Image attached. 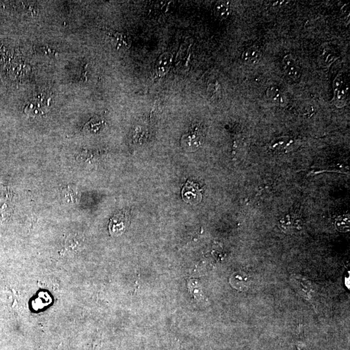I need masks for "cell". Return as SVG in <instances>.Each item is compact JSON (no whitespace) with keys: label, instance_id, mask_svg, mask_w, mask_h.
Returning <instances> with one entry per match:
<instances>
[{"label":"cell","instance_id":"1","mask_svg":"<svg viewBox=\"0 0 350 350\" xmlns=\"http://www.w3.org/2000/svg\"><path fill=\"white\" fill-rule=\"evenodd\" d=\"M51 95L48 92L39 91L35 93L30 102L26 105L24 112L33 117L44 116L49 112Z\"/></svg>","mask_w":350,"mask_h":350},{"label":"cell","instance_id":"2","mask_svg":"<svg viewBox=\"0 0 350 350\" xmlns=\"http://www.w3.org/2000/svg\"><path fill=\"white\" fill-rule=\"evenodd\" d=\"M130 213L123 211L115 215L110 220L109 230L112 236H117L126 231L130 222Z\"/></svg>","mask_w":350,"mask_h":350},{"label":"cell","instance_id":"3","mask_svg":"<svg viewBox=\"0 0 350 350\" xmlns=\"http://www.w3.org/2000/svg\"><path fill=\"white\" fill-rule=\"evenodd\" d=\"M283 71L287 78L298 81L302 77V70L298 62L292 55H287L282 61Z\"/></svg>","mask_w":350,"mask_h":350},{"label":"cell","instance_id":"4","mask_svg":"<svg viewBox=\"0 0 350 350\" xmlns=\"http://www.w3.org/2000/svg\"><path fill=\"white\" fill-rule=\"evenodd\" d=\"M182 196L184 202L192 205H197L203 198L201 189L198 185L190 181L187 182L182 189Z\"/></svg>","mask_w":350,"mask_h":350},{"label":"cell","instance_id":"5","mask_svg":"<svg viewBox=\"0 0 350 350\" xmlns=\"http://www.w3.org/2000/svg\"><path fill=\"white\" fill-rule=\"evenodd\" d=\"M334 102L337 107H343L346 103L348 86L342 76H337L333 81Z\"/></svg>","mask_w":350,"mask_h":350},{"label":"cell","instance_id":"6","mask_svg":"<svg viewBox=\"0 0 350 350\" xmlns=\"http://www.w3.org/2000/svg\"><path fill=\"white\" fill-rule=\"evenodd\" d=\"M202 134L198 128H196L195 130L184 134L181 140L182 146L186 151H195L202 145Z\"/></svg>","mask_w":350,"mask_h":350},{"label":"cell","instance_id":"7","mask_svg":"<svg viewBox=\"0 0 350 350\" xmlns=\"http://www.w3.org/2000/svg\"><path fill=\"white\" fill-rule=\"evenodd\" d=\"M107 35L109 37L112 46L117 51H126L130 48L131 40L128 35L116 31H109Z\"/></svg>","mask_w":350,"mask_h":350},{"label":"cell","instance_id":"8","mask_svg":"<svg viewBox=\"0 0 350 350\" xmlns=\"http://www.w3.org/2000/svg\"><path fill=\"white\" fill-rule=\"evenodd\" d=\"M280 227L287 233L293 234L301 231L303 222L301 218L296 215H287L280 222Z\"/></svg>","mask_w":350,"mask_h":350},{"label":"cell","instance_id":"9","mask_svg":"<svg viewBox=\"0 0 350 350\" xmlns=\"http://www.w3.org/2000/svg\"><path fill=\"white\" fill-rule=\"evenodd\" d=\"M172 61V55L169 52H165L160 55L156 62V75L162 78L166 75L171 68Z\"/></svg>","mask_w":350,"mask_h":350},{"label":"cell","instance_id":"10","mask_svg":"<svg viewBox=\"0 0 350 350\" xmlns=\"http://www.w3.org/2000/svg\"><path fill=\"white\" fill-rule=\"evenodd\" d=\"M230 283L234 288L239 291H246L250 286V278L245 273L237 272L232 275Z\"/></svg>","mask_w":350,"mask_h":350},{"label":"cell","instance_id":"11","mask_svg":"<svg viewBox=\"0 0 350 350\" xmlns=\"http://www.w3.org/2000/svg\"><path fill=\"white\" fill-rule=\"evenodd\" d=\"M261 53L260 50L255 46H252L244 51L242 55V59L249 65H255L260 61Z\"/></svg>","mask_w":350,"mask_h":350},{"label":"cell","instance_id":"12","mask_svg":"<svg viewBox=\"0 0 350 350\" xmlns=\"http://www.w3.org/2000/svg\"><path fill=\"white\" fill-rule=\"evenodd\" d=\"M214 13L218 18L226 20L231 14V8L227 2H217L214 7Z\"/></svg>","mask_w":350,"mask_h":350},{"label":"cell","instance_id":"13","mask_svg":"<svg viewBox=\"0 0 350 350\" xmlns=\"http://www.w3.org/2000/svg\"><path fill=\"white\" fill-rule=\"evenodd\" d=\"M267 97L270 102L277 105H282L285 102L284 95L279 88L276 86H270L267 90Z\"/></svg>","mask_w":350,"mask_h":350},{"label":"cell","instance_id":"14","mask_svg":"<svg viewBox=\"0 0 350 350\" xmlns=\"http://www.w3.org/2000/svg\"><path fill=\"white\" fill-rule=\"evenodd\" d=\"M104 126V121L98 117H93L84 126L83 130L91 133H97Z\"/></svg>","mask_w":350,"mask_h":350},{"label":"cell","instance_id":"15","mask_svg":"<svg viewBox=\"0 0 350 350\" xmlns=\"http://www.w3.org/2000/svg\"><path fill=\"white\" fill-rule=\"evenodd\" d=\"M188 289L189 291L191 292L194 296L196 299H200L201 296H203V294L202 291L201 290L199 284L198 282L195 280H190L188 282Z\"/></svg>","mask_w":350,"mask_h":350},{"label":"cell","instance_id":"16","mask_svg":"<svg viewBox=\"0 0 350 350\" xmlns=\"http://www.w3.org/2000/svg\"><path fill=\"white\" fill-rule=\"evenodd\" d=\"M62 198L63 201H65L66 203H75L78 200L76 193L69 187H67V188L62 189Z\"/></svg>","mask_w":350,"mask_h":350},{"label":"cell","instance_id":"17","mask_svg":"<svg viewBox=\"0 0 350 350\" xmlns=\"http://www.w3.org/2000/svg\"><path fill=\"white\" fill-rule=\"evenodd\" d=\"M172 2H157L153 4V9L157 13H165L169 10Z\"/></svg>","mask_w":350,"mask_h":350},{"label":"cell","instance_id":"18","mask_svg":"<svg viewBox=\"0 0 350 350\" xmlns=\"http://www.w3.org/2000/svg\"><path fill=\"white\" fill-rule=\"evenodd\" d=\"M298 350H304L303 349V347H302L301 346H298Z\"/></svg>","mask_w":350,"mask_h":350}]
</instances>
